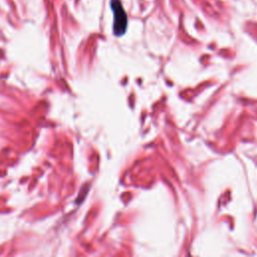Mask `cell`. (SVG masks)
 <instances>
[{
	"label": "cell",
	"instance_id": "1",
	"mask_svg": "<svg viewBox=\"0 0 257 257\" xmlns=\"http://www.w3.org/2000/svg\"><path fill=\"white\" fill-rule=\"evenodd\" d=\"M110 7L113 12L112 30L115 36H121L125 33L127 27V16L119 0H111Z\"/></svg>",
	"mask_w": 257,
	"mask_h": 257
}]
</instances>
